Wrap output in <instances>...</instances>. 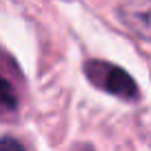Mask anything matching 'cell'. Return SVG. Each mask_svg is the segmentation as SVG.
Segmentation results:
<instances>
[{
  "label": "cell",
  "mask_w": 151,
  "mask_h": 151,
  "mask_svg": "<svg viewBox=\"0 0 151 151\" xmlns=\"http://www.w3.org/2000/svg\"><path fill=\"white\" fill-rule=\"evenodd\" d=\"M85 76L89 78V82L93 87H98V89H102V91H107V93L116 96V98L138 100V96H140L136 80H133L124 69L111 65V62L89 60L85 65Z\"/></svg>",
  "instance_id": "6da1fadb"
},
{
  "label": "cell",
  "mask_w": 151,
  "mask_h": 151,
  "mask_svg": "<svg viewBox=\"0 0 151 151\" xmlns=\"http://www.w3.org/2000/svg\"><path fill=\"white\" fill-rule=\"evenodd\" d=\"M118 16L131 33L151 40V0H120Z\"/></svg>",
  "instance_id": "7a4b0ae2"
},
{
  "label": "cell",
  "mask_w": 151,
  "mask_h": 151,
  "mask_svg": "<svg viewBox=\"0 0 151 151\" xmlns=\"http://www.w3.org/2000/svg\"><path fill=\"white\" fill-rule=\"evenodd\" d=\"M18 104V98H16V91L9 82L0 76V113H9L16 109Z\"/></svg>",
  "instance_id": "3957f363"
},
{
  "label": "cell",
  "mask_w": 151,
  "mask_h": 151,
  "mask_svg": "<svg viewBox=\"0 0 151 151\" xmlns=\"http://www.w3.org/2000/svg\"><path fill=\"white\" fill-rule=\"evenodd\" d=\"M0 151H24V149L14 138H0Z\"/></svg>",
  "instance_id": "277c9868"
}]
</instances>
